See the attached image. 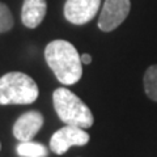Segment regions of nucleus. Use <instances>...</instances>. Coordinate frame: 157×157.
Listing matches in <instances>:
<instances>
[{
	"label": "nucleus",
	"instance_id": "nucleus-1",
	"mask_svg": "<svg viewBox=\"0 0 157 157\" xmlns=\"http://www.w3.org/2000/svg\"><path fill=\"white\" fill-rule=\"evenodd\" d=\"M45 59L59 82L73 85L82 76L81 56L76 47L64 39H55L45 48Z\"/></svg>",
	"mask_w": 157,
	"mask_h": 157
},
{
	"label": "nucleus",
	"instance_id": "nucleus-2",
	"mask_svg": "<svg viewBox=\"0 0 157 157\" xmlns=\"http://www.w3.org/2000/svg\"><path fill=\"white\" fill-rule=\"evenodd\" d=\"M52 102L59 119L67 126L89 128L93 126L94 118L88 107L75 93L67 88H58L52 93Z\"/></svg>",
	"mask_w": 157,
	"mask_h": 157
},
{
	"label": "nucleus",
	"instance_id": "nucleus-3",
	"mask_svg": "<svg viewBox=\"0 0 157 157\" xmlns=\"http://www.w3.org/2000/svg\"><path fill=\"white\" fill-rule=\"evenodd\" d=\"M37 82L22 72H8L0 77V105H29L38 98Z\"/></svg>",
	"mask_w": 157,
	"mask_h": 157
},
{
	"label": "nucleus",
	"instance_id": "nucleus-4",
	"mask_svg": "<svg viewBox=\"0 0 157 157\" xmlns=\"http://www.w3.org/2000/svg\"><path fill=\"white\" fill-rule=\"evenodd\" d=\"M130 9V0H105L98 17V28L102 32H113L127 18Z\"/></svg>",
	"mask_w": 157,
	"mask_h": 157
},
{
	"label": "nucleus",
	"instance_id": "nucleus-5",
	"mask_svg": "<svg viewBox=\"0 0 157 157\" xmlns=\"http://www.w3.org/2000/svg\"><path fill=\"white\" fill-rule=\"evenodd\" d=\"M90 136L84 128L66 126L58 130L50 139V149L55 155H64L73 145L88 144Z\"/></svg>",
	"mask_w": 157,
	"mask_h": 157
},
{
	"label": "nucleus",
	"instance_id": "nucleus-6",
	"mask_svg": "<svg viewBox=\"0 0 157 157\" xmlns=\"http://www.w3.org/2000/svg\"><path fill=\"white\" fill-rule=\"evenodd\" d=\"M101 0H67L64 17L75 25H84L92 21L100 11Z\"/></svg>",
	"mask_w": 157,
	"mask_h": 157
},
{
	"label": "nucleus",
	"instance_id": "nucleus-7",
	"mask_svg": "<svg viewBox=\"0 0 157 157\" xmlns=\"http://www.w3.org/2000/svg\"><path fill=\"white\" fill-rule=\"evenodd\" d=\"M43 126V115L39 111L32 110L20 115L14 122L13 136L20 141H32Z\"/></svg>",
	"mask_w": 157,
	"mask_h": 157
},
{
	"label": "nucleus",
	"instance_id": "nucleus-8",
	"mask_svg": "<svg viewBox=\"0 0 157 157\" xmlns=\"http://www.w3.org/2000/svg\"><path fill=\"white\" fill-rule=\"evenodd\" d=\"M47 12L46 0H24L21 9V21L29 29L41 25Z\"/></svg>",
	"mask_w": 157,
	"mask_h": 157
},
{
	"label": "nucleus",
	"instance_id": "nucleus-9",
	"mask_svg": "<svg viewBox=\"0 0 157 157\" xmlns=\"http://www.w3.org/2000/svg\"><path fill=\"white\" fill-rule=\"evenodd\" d=\"M17 153L22 157H46L48 151L45 145L33 141H21L17 145Z\"/></svg>",
	"mask_w": 157,
	"mask_h": 157
},
{
	"label": "nucleus",
	"instance_id": "nucleus-10",
	"mask_svg": "<svg viewBox=\"0 0 157 157\" xmlns=\"http://www.w3.org/2000/svg\"><path fill=\"white\" fill-rule=\"evenodd\" d=\"M144 90L152 101L157 102V64L148 67L144 73Z\"/></svg>",
	"mask_w": 157,
	"mask_h": 157
},
{
	"label": "nucleus",
	"instance_id": "nucleus-11",
	"mask_svg": "<svg viewBox=\"0 0 157 157\" xmlns=\"http://www.w3.org/2000/svg\"><path fill=\"white\" fill-rule=\"evenodd\" d=\"M14 25V20L9 8L0 2V33L9 32Z\"/></svg>",
	"mask_w": 157,
	"mask_h": 157
},
{
	"label": "nucleus",
	"instance_id": "nucleus-12",
	"mask_svg": "<svg viewBox=\"0 0 157 157\" xmlns=\"http://www.w3.org/2000/svg\"><path fill=\"white\" fill-rule=\"evenodd\" d=\"M81 56V63L82 64H89V63H92V56L89 55V54H82Z\"/></svg>",
	"mask_w": 157,
	"mask_h": 157
},
{
	"label": "nucleus",
	"instance_id": "nucleus-13",
	"mask_svg": "<svg viewBox=\"0 0 157 157\" xmlns=\"http://www.w3.org/2000/svg\"><path fill=\"white\" fill-rule=\"evenodd\" d=\"M0 149H2V144H0Z\"/></svg>",
	"mask_w": 157,
	"mask_h": 157
}]
</instances>
